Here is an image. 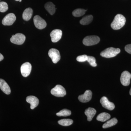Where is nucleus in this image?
Listing matches in <instances>:
<instances>
[{
  "instance_id": "obj_1",
  "label": "nucleus",
  "mask_w": 131,
  "mask_h": 131,
  "mask_svg": "<svg viewBox=\"0 0 131 131\" xmlns=\"http://www.w3.org/2000/svg\"><path fill=\"white\" fill-rule=\"evenodd\" d=\"M125 18L120 14L117 15L111 24L112 28L114 30H118L122 28L125 24Z\"/></svg>"
},
{
  "instance_id": "obj_2",
  "label": "nucleus",
  "mask_w": 131,
  "mask_h": 131,
  "mask_svg": "<svg viewBox=\"0 0 131 131\" xmlns=\"http://www.w3.org/2000/svg\"><path fill=\"white\" fill-rule=\"evenodd\" d=\"M121 52L119 48L111 47L108 48L101 52L100 55L102 57L106 58H111L116 56Z\"/></svg>"
},
{
  "instance_id": "obj_3",
  "label": "nucleus",
  "mask_w": 131,
  "mask_h": 131,
  "mask_svg": "<svg viewBox=\"0 0 131 131\" xmlns=\"http://www.w3.org/2000/svg\"><path fill=\"white\" fill-rule=\"evenodd\" d=\"M100 41V38L96 35L88 36L83 40V44L87 46H91L98 44Z\"/></svg>"
},
{
  "instance_id": "obj_4",
  "label": "nucleus",
  "mask_w": 131,
  "mask_h": 131,
  "mask_svg": "<svg viewBox=\"0 0 131 131\" xmlns=\"http://www.w3.org/2000/svg\"><path fill=\"white\" fill-rule=\"evenodd\" d=\"M51 94L57 97H63L66 94L65 89L61 85H57L51 91Z\"/></svg>"
},
{
  "instance_id": "obj_5",
  "label": "nucleus",
  "mask_w": 131,
  "mask_h": 131,
  "mask_svg": "<svg viewBox=\"0 0 131 131\" xmlns=\"http://www.w3.org/2000/svg\"><path fill=\"white\" fill-rule=\"evenodd\" d=\"M26 39L25 35L21 33H17L13 35L10 39V41L13 43L18 45L23 44Z\"/></svg>"
},
{
  "instance_id": "obj_6",
  "label": "nucleus",
  "mask_w": 131,
  "mask_h": 131,
  "mask_svg": "<svg viewBox=\"0 0 131 131\" xmlns=\"http://www.w3.org/2000/svg\"><path fill=\"white\" fill-rule=\"evenodd\" d=\"M34 23L36 28L42 30L47 26L46 21L39 15H36L34 18Z\"/></svg>"
},
{
  "instance_id": "obj_7",
  "label": "nucleus",
  "mask_w": 131,
  "mask_h": 131,
  "mask_svg": "<svg viewBox=\"0 0 131 131\" xmlns=\"http://www.w3.org/2000/svg\"><path fill=\"white\" fill-rule=\"evenodd\" d=\"M49 56L54 63H57L61 59L60 52L58 50L55 49H51L49 50Z\"/></svg>"
},
{
  "instance_id": "obj_8",
  "label": "nucleus",
  "mask_w": 131,
  "mask_h": 131,
  "mask_svg": "<svg viewBox=\"0 0 131 131\" xmlns=\"http://www.w3.org/2000/svg\"><path fill=\"white\" fill-rule=\"evenodd\" d=\"M131 74L127 71H123L121 76L120 81L121 83L124 86H129L130 83Z\"/></svg>"
},
{
  "instance_id": "obj_9",
  "label": "nucleus",
  "mask_w": 131,
  "mask_h": 131,
  "mask_svg": "<svg viewBox=\"0 0 131 131\" xmlns=\"http://www.w3.org/2000/svg\"><path fill=\"white\" fill-rule=\"evenodd\" d=\"M16 19V17L13 13L7 15L3 19L2 24L5 26L12 25Z\"/></svg>"
},
{
  "instance_id": "obj_10",
  "label": "nucleus",
  "mask_w": 131,
  "mask_h": 131,
  "mask_svg": "<svg viewBox=\"0 0 131 131\" xmlns=\"http://www.w3.org/2000/svg\"><path fill=\"white\" fill-rule=\"evenodd\" d=\"M31 69V65L30 63H25L22 64L20 68L21 75L24 77H27L30 74Z\"/></svg>"
},
{
  "instance_id": "obj_11",
  "label": "nucleus",
  "mask_w": 131,
  "mask_h": 131,
  "mask_svg": "<svg viewBox=\"0 0 131 131\" xmlns=\"http://www.w3.org/2000/svg\"><path fill=\"white\" fill-rule=\"evenodd\" d=\"M62 32L59 29H55L52 31L50 34L52 42L56 43L59 41L62 37Z\"/></svg>"
},
{
  "instance_id": "obj_12",
  "label": "nucleus",
  "mask_w": 131,
  "mask_h": 131,
  "mask_svg": "<svg viewBox=\"0 0 131 131\" xmlns=\"http://www.w3.org/2000/svg\"><path fill=\"white\" fill-rule=\"evenodd\" d=\"M100 103L103 107L110 110H112L115 108V105L113 102H110L105 96L101 98Z\"/></svg>"
},
{
  "instance_id": "obj_13",
  "label": "nucleus",
  "mask_w": 131,
  "mask_h": 131,
  "mask_svg": "<svg viewBox=\"0 0 131 131\" xmlns=\"http://www.w3.org/2000/svg\"><path fill=\"white\" fill-rule=\"evenodd\" d=\"M92 96V92L91 90H87L83 94L79 95L78 100L81 102L86 103L91 100Z\"/></svg>"
},
{
  "instance_id": "obj_14",
  "label": "nucleus",
  "mask_w": 131,
  "mask_h": 131,
  "mask_svg": "<svg viewBox=\"0 0 131 131\" xmlns=\"http://www.w3.org/2000/svg\"><path fill=\"white\" fill-rule=\"evenodd\" d=\"M26 101L30 104V108L32 110L37 107L39 103L38 99L36 96L32 95L27 96L26 99Z\"/></svg>"
},
{
  "instance_id": "obj_15",
  "label": "nucleus",
  "mask_w": 131,
  "mask_h": 131,
  "mask_svg": "<svg viewBox=\"0 0 131 131\" xmlns=\"http://www.w3.org/2000/svg\"><path fill=\"white\" fill-rule=\"evenodd\" d=\"M0 89L6 94L9 95L11 92L10 87L5 80L0 79Z\"/></svg>"
},
{
  "instance_id": "obj_16",
  "label": "nucleus",
  "mask_w": 131,
  "mask_h": 131,
  "mask_svg": "<svg viewBox=\"0 0 131 131\" xmlns=\"http://www.w3.org/2000/svg\"><path fill=\"white\" fill-rule=\"evenodd\" d=\"M96 110L93 108L89 107L85 110L84 113L86 115L88 121H91L96 114Z\"/></svg>"
},
{
  "instance_id": "obj_17",
  "label": "nucleus",
  "mask_w": 131,
  "mask_h": 131,
  "mask_svg": "<svg viewBox=\"0 0 131 131\" xmlns=\"http://www.w3.org/2000/svg\"><path fill=\"white\" fill-rule=\"evenodd\" d=\"M45 7L47 12H49L50 14L52 15L56 12V6L51 2H48L46 3L45 5Z\"/></svg>"
},
{
  "instance_id": "obj_18",
  "label": "nucleus",
  "mask_w": 131,
  "mask_h": 131,
  "mask_svg": "<svg viewBox=\"0 0 131 131\" xmlns=\"http://www.w3.org/2000/svg\"><path fill=\"white\" fill-rule=\"evenodd\" d=\"M33 10L31 8H28L25 9L23 13L22 17L24 20L25 21H28L30 19L32 16Z\"/></svg>"
},
{
  "instance_id": "obj_19",
  "label": "nucleus",
  "mask_w": 131,
  "mask_h": 131,
  "mask_svg": "<svg viewBox=\"0 0 131 131\" xmlns=\"http://www.w3.org/2000/svg\"><path fill=\"white\" fill-rule=\"evenodd\" d=\"M111 116L108 113H102L98 115L96 117V119L101 122H105L109 119Z\"/></svg>"
},
{
  "instance_id": "obj_20",
  "label": "nucleus",
  "mask_w": 131,
  "mask_h": 131,
  "mask_svg": "<svg viewBox=\"0 0 131 131\" xmlns=\"http://www.w3.org/2000/svg\"><path fill=\"white\" fill-rule=\"evenodd\" d=\"M93 19V15H88L83 17L82 19L80 20V24L83 25H88L92 22Z\"/></svg>"
},
{
  "instance_id": "obj_21",
  "label": "nucleus",
  "mask_w": 131,
  "mask_h": 131,
  "mask_svg": "<svg viewBox=\"0 0 131 131\" xmlns=\"http://www.w3.org/2000/svg\"><path fill=\"white\" fill-rule=\"evenodd\" d=\"M118 122V120L116 118H114L110 120L107 121V122H106L105 124L103 125V128L106 129V128H108V127H111L117 124Z\"/></svg>"
},
{
  "instance_id": "obj_22",
  "label": "nucleus",
  "mask_w": 131,
  "mask_h": 131,
  "mask_svg": "<svg viewBox=\"0 0 131 131\" xmlns=\"http://www.w3.org/2000/svg\"><path fill=\"white\" fill-rule=\"evenodd\" d=\"M73 123V120L70 119H64L60 120L58 121V124L63 126H69L72 125Z\"/></svg>"
},
{
  "instance_id": "obj_23",
  "label": "nucleus",
  "mask_w": 131,
  "mask_h": 131,
  "mask_svg": "<svg viewBox=\"0 0 131 131\" xmlns=\"http://www.w3.org/2000/svg\"><path fill=\"white\" fill-rule=\"evenodd\" d=\"M86 10L81 8H78L75 9L72 13V14L75 17H80L85 14Z\"/></svg>"
},
{
  "instance_id": "obj_24",
  "label": "nucleus",
  "mask_w": 131,
  "mask_h": 131,
  "mask_svg": "<svg viewBox=\"0 0 131 131\" xmlns=\"http://www.w3.org/2000/svg\"><path fill=\"white\" fill-rule=\"evenodd\" d=\"M71 114V111L70 110L67 109H63L57 113L56 115L59 117H61V116L67 117V116H70Z\"/></svg>"
},
{
  "instance_id": "obj_25",
  "label": "nucleus",
  "mask_w": 131,
  "mask_h": 131,
  "mask_svg": "<svg viewBox=\"0 0 131 131\" xmlns=\"http://www.w3.org/2000/svg\"><path fill=\"white\" fill-rule=\"evenodd\" d=\"M8 5L6 3L4 2H0V12L4 13L8 9Z\"/></svg>"
},
{
  "instance_id": "obj_26",
  "label": "nucleus",
  "mask_w": 131,
  "mask_h": 131,
  "mask_svg": "<svg viewBox=\"0 0 131 131\" xmlns=\"http://www.w3.org/2000/svg\"><path fill=\"white\" fill-rule=\"evenodd\" d=\"M87 61L93 67H95L97 66L96 63V59L93 57L88 56Z\"/></svg>"
},
{
  "instance_id": "obj_27",
  "label": "nucleus",
  "mask_w": 131,
  "mask_h": 131,
  "mask_svg": "<svg viewBox=\"0 0 131 131\" xmlns=\"http://www.w3.org/2000/svg\"><path fill=\"white\" fill-rule=\"evenodd\" d=\"M88 56L86 55H82L79 56L77 58V60L79 62H84L87 61Z\"/></svg>"
},
{
  "instance_id": "obj_28",
  "label": "nucleus",
  "mask_w": 131,
  "mask_h": 131,
  "mask_svg": "<svg viewBox=\"0 0 131 131\" xmlns=\"http://www.w3.org/2000/svg\"><path fill=\"white\" fill-rule=\"evenodd\" d=\"M125 49L127 52L131 54V44L127 45L125 47Z\"/></svg>"
},
{
  "instance_id": "obj_29",
  "label": "nucleus",
  "mask_w": 131,
  "mask_h": 131,
  "mask_svg": "<svg viewBox=\"0 0 131 131\" xmlns=\"http://www.w3.org/2000/svg\"><path fill=\"white\" fill-rule=\"evenodd\" d=\"M3 59H4V57L3 56L1 53H0V61H2Z\"/></svg>"
},
{
  "instance_id": "obj_30",
  "label": "nucleus",
  "mask_w": 131,
  "mask_h": 131,
  "mask_svg": "<svg viewBox=\"0 0 131 131\" xmlns=\"http://www.w3.org/2000/svg\"><path fill=\"white\" fill-rule=\"evenodd\" d=\"M129 93H130V95H131V88L130 89V92H129Z\"/></svg>"
},
{
  "instance_id": "obj_31",
  "label": "nucleus",
  "mask_w": 131,
  "mask_h": 131,
  "mask_svg": "<svg viewBox=\"0 0 131 131\" xmlns=\"http://www.w3.org/2000/svg\"><path fill=\"white\" fill-rule=\"evenodd\" d=\"M21 1H22V0H19V2H21Z\"/></svg>"
},
{
  "instance_id": "obj_32",
  "label": "nucleus",
  "mask_w": 131,
  "mask_h": 131,
  "mask_svg": "<svg viewBox=\"0 0 131 131\" xmlns=\"http://www.w3.org/2000/svg\"><path fill=\"white\" fill-rule=\"evenodd\" d=\"M15 1H19V0H15Z\"/></svg>"
}]
</instances>
